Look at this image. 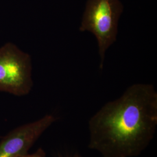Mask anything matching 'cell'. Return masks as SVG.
<instances>
[{
  "instance_id": "obj_6",
  "label": "cell",
  "mask_w": 157,
  "mask_h": 157,
  "mask_svg": "<svg viewBox=\"0 0 157 157\" xmlns=\"http://www.w3.org/2000/svg\"><path fill=\"white\" fill-rule=\"evenodd\" d=\"M78 157V156H76V155H75V156H73V157Z\"/></svg>"
},
{
  "instance_id": "obj_2",
  "label": "cell",
  "mask_w": 157,
  "mask_h": 157,
  "mask_svg": "<svg viewBox=\"0 0 157 157\" xmlns=\"http://www.w3.org/2000/svg\"><path fill=\"white\" fill-rule=\"evenodd\" d=\"M121 0H87L79 30L93 34L98 43V54L104 65L105 52L117 40L118 23L123 12Z\"/></svg>"
},
{
  "instance_id": "obj_4",
  "label": "cell",
  "mask_w": 157,
  "mask_h": 157,
  "mask_svg": "<svg viewBox=\"0 0 157 157\" xmlns=\"http://www.w3.org/2000/svg\"><path fill=\"white\" fill-rule=\"evenodd\" d=\"M56 121L46 115L33 122L13 129L0 140V157H17L28 153L40 136Z\"/></svg>"
},
{
  "instance_id": "obj_3",
  "label": "cell",
  "mask_w": 157,
  "mask_h": 157,
  "mask_svg": "<svg viewBox=\"0 0 157 157\" xmlns=\"http://www.w3.org/2000/svg\"><path fill=\"white\" fill-rule=\"evenodd\" d=\"M29 54L8 43L0 48V91L17 96L28 94L33 83Z\"/></svg>"
},
{
  "instance_id": "obj_5",
  "label": "cell",
  "mask_w": 157,
  "mask_h": 157,
  "mask_svg": "<svg viewBox=\"0 0 157 157\" xmlns=\"http://www.w3.org/2000/svg\"><path fill=\"white\" fill-rule=\"evenodd\" d=\"M17 157H46V154L43 148H40L33 154L27 153L26 154L19 155Z\"/></svg>"
},
{
  "instance_id": "obj_1",
  "label": "cell",
  "mask_w": 157,
  "mask_h": 157,
  "mask_svg": "<svg viewBox=\"0 0 157 157\" xmlns=\"http://www.w3.org/2000/svg\"><path fill=\"white\" fill-rule=\"evenodd\" d=\"M157 126V92L153 85L129 87L89 121V148L102 157H136L149 146Z\"/></svg>"
}]
</instances>
